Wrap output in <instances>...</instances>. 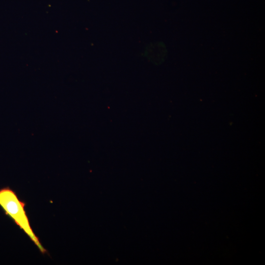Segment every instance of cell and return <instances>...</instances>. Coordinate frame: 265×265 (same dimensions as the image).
I'll return each mask as SVG.
<instances>
[{
	"mask_svg": "<svg viewBox=\"0 0 265 265\" xmlns=\"http://www.w3.org/2000/svg\"><path fill=\"white\" fill-rule=\"evenodd\" d=\"M0 206L37 246L42 254L47 252L34 234L25 211L26 204L21 201L16 193L8 187L0 189Z\"/></svg>",
	"mask_w": 265,
	"mask_h": 265,
	"instance_id": "obj_1",
	"label": "cell"
}]
</instances>
